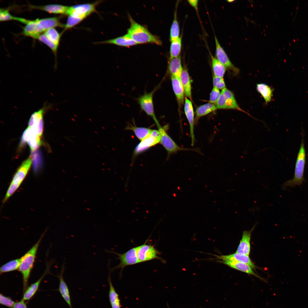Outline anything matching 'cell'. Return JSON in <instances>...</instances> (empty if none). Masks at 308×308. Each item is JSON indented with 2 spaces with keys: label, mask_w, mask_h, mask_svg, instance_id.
<instances>
[{
  "label": "cell",
  "mask_w": 308,
  "mask_h": 308,
  "mask_svg": "<svg viewBox=\"0 0 308 308\" xmlns=\"http://www.w3.org/2000/svg\"><path fill=\"white\" fill-rule=\"evenodd\" d=\"M160 134V142L167 153L168 158L172 154L183 150H193L199 152L195 149L182 147L179 146L168 135L165 129L161 126L158 128Z\"/></svg>",
  "instance_id": "8"
},
{
  "label": "cell",
  "mask_w": 308,
  "mask_h": 308,
  "mask_svg": "<svg viewBox=\"0 0 308 308\" xmlns=\"http://www.w3.org/2000/svg\"><path fill=\"white\" fill-rule=\"evenodd\" d=\"M213 70L214 76L223 78L226 71V67L210 53Z\"/></svg>",
  "instance_id": "29"
},
{
  "label": "cell",
  "mask_w": 308,
  "mask_h": 308,
  "mask_svg": "<svg viewBox=\"0 0 308 308\" xmlns=\"http://www.w3.org/2000/svg\"><path fill=\"white\" fill-rule=\"evenodd\" d=\"M102 1H98L92 3H85L69 6L66 15L84 19L90 14L96 12V8Z\"/></svg>",
  "instance_id": "7"
},
{
  "label": "cell",
  "mask_w": 308,
  "mask_h": 308,
  "mask_svg": "<svg viewBox=\"0 0 308 308\" xmlns=\"http://www.w3.org/2000/svg\"><path fill=\"white\" fill-rule=\"evenodd\" d=\"M181 80L185 95L191 100V90L190 79L189 73L186 69L183 70L181 76Z\"/></svg>",
  "instance_id": "28"
},
{
  "label": "cell",
  "mask_w": 308,
  "mask_h": 308,
  "mask_svg": "<svg viewBox=\"0 0 308 308\" xmlns=\"http://www.w3.org/2000/svg\"><path fill=\"white\" fill-rule=\"evenodd\" d=\"M214 87L218 89H222L225 88V84L223 78L214 76L213 79Z\"/></svg>",
  "instance_id": "40"
},
{
  "label": "cell",
  "mask_w": 308,
  "mask_h": 308,
  "mask_svg": "<svg viewBox=\"0 0 308 308\" xmlns=\"http://www.w3.org/2000/svg\"><path fill=\"white\" fill-rule=\"evenodd\" d=\"M160 133L158 130H153L151 134L141 141L136 146L134 151V155L145 151L160 142Z\"/></svg>",
  "instance_id": "11"
},
{
  "label": "cell",
  "mask_w": 308,
  "mask_h": 308,
  "mask_svg": "<svg viewBox=\"0 0 308 308\" xmlns=\"http://www.w3.org/2000/svg\"><path fill=\"white\" fill-rule=\"evenodd\" d=\"M22 22L26 25L23 28V34L26 36L36 39L45 31L36 20H29L24 19Z\"/></svg>",
  "instance_id": "12"
},
{
  "label": "cell",
  "mask_w": 308,
  "mask_h": 308,
  "mask_svg": "<svg viewBox=\"0 0 308 308\" xmlns=\"http://www.w3.org/2000/svg\"><path fill=\"white\" fill-rule=\"evenodd\" d=\"M220 94L219 89L214 87L210 94V102L212 104H216Z\"/></svg>",
  "instance_id": "39"
},
{
  "label": "cell",
  "mask_w": 308,
  "mask_h": 308,
  "mask_svg": "<svg viewBox=\"0 0 308 308\" xmlns=\"http://www.w3.org/2000/svg\"><path fill=\"white\" fill-rule=\"evenodd\" d=\"M158 86L149 92H145L139 96L137 99V102L141 110L153 119L158 127L161 126L156 117L155 113L153 96Z\"/></svg>",
  "instance_id": "6"
},
{
  "label": "cell",
  "mask_w": 308,
  "mask_h": 308,
  "mask_svg": "<svg viewBox=\"0 0 308 308\" xmlns=\"http://www.w3.org/2000/svg\"><path fill=\"white\" fill-rule=\"evenodd\" d=\"M130 27L127 30L126 34L137 44L148 43L161 45L162 42L156 35L151 33L144 26L136 22L129 14Z\"/></svg>",
  "instance_id": "1"
},
{
  "label": "cell",
  "mask_w": 308,
  "mask_h": 308,
  "mask_svg": "<svg viewBox=\"0 0 308 308\" xmlns=\"http://www.w3.org/2000/svg\"><path fill=\"white\" fill-rule=\"evenodd\" d=\"M218 262L225 264L233 269L237 270L248 274L253 275L259 278L263 279L258 276L249 265L246 264L229 260H219Z\"/></svg>",
  "instance_id": "18"
},
{
  "label": "cell",
  "mask_w": 308,
  "mask_h": 308,
  "mask_svg": "<svg viewBox=\"0 0 308 308\" xmlns=\"http://www.w3.org/2000/svg\"><path fill=\"white\" fill-rule=\"evenodd\" d=\"M32 156L33 167L35 169L37 170L40 167L42 163L41 154L39 151H37L34 152Z\"/></svg>",
  "instance_id": "37"
},
{
  "label": "cell",
  "mask_w": 308,
  "mask_h": 308,
  "mask_svg": "<svg viewBox=\"0 0 308 308\" xmlns=\"http://www.w3.org/2000/svg\"><path fill=\"white\" fill-rule=\"evenodd\" d=\"M51 107V105H47L46 104L39 110L34 112L30 118L28 127H34L39 137L41 136L43 132V114L44 112Z\"/></svg>",
  "instance_id": "10"
},
{
  "label": "cell",
  "mask_w": 308,
  "mask_h": 308,
  "mask_svg": "<svg viewBox=\"0 0 308 308\" xmlns=\"http://www.w3.org/2000/svg\"><path fill=\"white\" fill-rule=\"evenodd\" d=\"M216 55L217 59L226 67L236 71L237 70L231 62L225 51L220 45L215 35Z\"/></svg>",
  "instance_id": "14"
},
{
  "label": "cell",
  "mask_w": 308,
  "mask_h": 308,
  "mask_svg": "<svg viewBox=\"0 0 308 308\" xmlns=\"http://www.w3.org/2000/svg\"><path fill=\"white\" fill-rule=\"evenodd\" d=\"M171 80L173 92L180 104L184 102V90L181 80L177 78L171 76Z\"/></svg>",
  "instance_id": "24"
},
{
  "label": "cell",
  "mask_w": 308,
  "mask_h": 308,
  "mask_svg": "<svg viewBox=\"0 0 308 308\" xmlns=\"http://www.w3.org/2000/svg\"><path fill=\"white\" fill-rule=\"evenodd\" d=\"M32 8L43 10L50 13L65 14L69 6L59 4H49L43 6L31 5Z\"/></svg>",
  "instance_id": "22"
},
{
  "label": "cell",
  "mask_w": 308,
  "mask_h": 308,
  "mask_svg": "<svg viewBox=\"0 0 308 308\" xmlns=\"http://www.w3.org/2000/svg\"><path fill=\"white\" fill-rule=\"evenodd\" d=\"M109 272L108 279L109 285V297L112 308H121V305L119 295L116 291L112 284Z\"/></svg>",
  "instance_id": "25"
},
{
  "label": "cell",
  "mask_w": 308,
  "mask_h": 308,
  "mask_svg": "<svg viewBox=\"0 0 308 308\" xmlns=\"http://www.w3.org/2000/svg\"><path fill=\"white\" fill-rule=\"evenodd\" d=\"M184 109L185 114L189 125L190 134L191 140V144L192 146H193L195 140L194 131V112L191 102L187 98L185 100Z\"/></svg>",
  "instance_id": "13"
},
{
  "label": "cell",
  "mask_w": 308,
  "mask_h": 308,
  "mask_svg": "<svg viewBox=\"0 0 308 308\" xmlns=\"http://www.w3.org/2000/svg\"><path fill=\"white\" fill-rule=\"evenodd\" d=\"M44 43L49 47L56 56L58 46L49 40L44 34H40L36 38Z\"/></svg>",
  "instance_id": "36"
},
{
  "label": "cell",
  "mask_w": 308,
  "mask_h": 308,
  "mask_svg": "<svg viewBox=\"0 0 308 308\" xmlns=\"http://www.w3.org/2000/svg\"><path fill=\"white\" fill-rule=\"evenodd\" d=\"M13 308H27L24 301L22 299L19 301L15 303Z\"/></svg>",
  "instance_id": "42"
},
{
  "label": "cell",
  "mask_w": 308,
  "mask_h": 308,
  "mask_svg": "<svg viewBox=\"0 0 308 308\" xmlns=\"http://www.w3.org/2000/svg\"><path fill=\"white\" fill-rule=\"evenodd\" d=\"M45 232L41 236L37 242L21 258V261L19 269L23 276V290L28 287V281L31 272L33 267L37 252Z\"/></svg>",
  "instance_id": "3"
},
{
  "label": "cell",
  "mask_w": 308,
  "mask_h": 308,
  "mask_svg": "<svg viewBox=\"0 0 308 308\" xmlns=\"http://www.w3.org/2000/svg\"><path fill=\"white\" fill-rule=\"evenodd\" d=\"M254 227L250 230L243 231L242 239L236 252L249 256L250 250L251 235Z\"/></svg>",
  "instance_id": "16"
},
{
  "label": "cell",
  "mask_w": 308,
  "mask_h": 308,
  "mask_svg": "<svg viewBox=\"0 0 308 308\" xmlns=\"http://www.w3.org/2000/svg\"><path fill=\"white\" fill-rule=\"evenodd\" d=\"M168 70L171 76H175L181 80V77L183 71L180 56L169 59Z\"/></svg>",
  "instance_id": "23"
},
{
  "label": "cell",
  "mask_w": 308,
  "mask_h": 308,
  "mask_svg": "<svg viewBox=\"0 0 308 308\" xmlns=\"http://www.w3.org/2000/svg\"><path fill=\"white\" fill-rule=\"evenodd\" d=\"M217 109L216 106L211 103H208L200 106L196 110V118L198 119L200 117L215 111Z\"/></svg>",
  "instance_id": "32"
},
{
  "label": "cell",
  "mask_w": 308,
  "mask_h": 308,
  "mask_svg": "<svg viewBox=\"0 0 308 308\" xmlns=\"http://www.w3.org/2000/svg\"><path fill=\"white\" fill-rule=\"evenodd\" d=\"M125 129L132 131L137 138L141 141L150 135L153 131L149 128L138 127L131 124L127 125Z\"/></svg>",
  "instance_id": "27"
},
{
  "label": "cell",
  "mask_w": 308,
  "mask_h": 308,
  "mask_svg": "<svg viewBox=\"0 0 308 308\" xmlns=\"http://www.w3.org/2000/svg\"><path fill=\"white\" fill-rule=\"evenodd\" d=\"M187 1L189 4L197 11L198 10V1L197 0H189Z\"/></svg>",
  "instance_id": "43"
},
{
  "label": "cell",
  "mask_w": 308,
  "mask_h": 308,
  "mask_svg": "<svg viewBox=\"0 0 308 308\" xmlns=\"http://www.w3.org/2000/svg\"><path fill=\"white\" fill-rule=\"evenodd\" d=\"M32 161L30 156L22 163L17 169L7 189L3 200V203H5L20 187L27 175L31 167Z\"/></svg>",
  "instance_id": "4"
},
{
  "label": "cell",
  "mask_w": 308,
  "mask_h": 308,
  "mask_svg": "<svg viewBox=\"0 0 308 308\" xmlns=\"http://www.w3.org/2000/svg\"><path fill=\"white\" fill-rule=\"evenodd\" d=\"M257 89L261 94L266 102H270L272 96V89L268 85L263 83L257 84Z\"/></svg>",
  "instance_id": "34"
},
{
  "label": "cell",
  "mask_w": 308,
  "mask_h": 308,
  "mask_svg": "<svg viewBox=\"0 0 308 308\" xmlns=\"http://www.w3.org/2000/svg\"><path fill=\"white\" fill-rule=\"evenodd\" d=\"M27 138V142L32 151L37 149L41 144L39 136L33 127H28L25 131Z\"/></svg>",
  "instance_id": "20"
},
{
  "label": "cell",
  "mask_w": 308,
  "mask_h": 308,
  "mask_svg": "<svg viewBox=\"0 0 308 308\" xmlns=\"http://www.w3.org/2000/svg\"><path fill=\"white\" fill-rule=\"evenodd\" d=\"M295 163L294 177L293 179L284 183L282 186V189H285L287 187H294L297 185L300 186L305 180L304 173L306 163V153L305 146L303 134Z\"/></svg>",
  "instance_id": "2"
},
{
  "label": "cell",
  "mask_w": 308,
  "mask_h": 308,
  "mask_svg": "<svg viewBox=\"0 0 308 308\" xmlns=\"http://www.w3.org/2000/svg\"><path fill=\"white\" fill-rule=\"evenodd\" d=\"M160 252L153 246L146 243L138 246L137 254L141 263L155 259L163 261L159 255Z\"/></svg>",
  "instance_id": "9"
},
{
  "label": "cell",
  "mask_w": 308,
  "mask_h": 308,
  "mask_svg": "<svg viewBox=\"0 0 308 308\" xmlns=\"http://www.w3.org/2000/svg\"><path fill=\"white\" fill-rule=\"evenodd\" d=\"M177 8L174 13V19L171 25L170 31V38L171 41L179 37L180 28L177 19Z\"/></svg>",
  "instance_id": "33"
},
{
  "label": "cell",
  "mask_w": 308,
  "mask_h": 308,
  "mask_svg": "<svg viewBox=\"0 0 308 308\" xmlns=\"http://www.w3.org/2000/svg\"><path fill=\"white\" fill-rule=\"evenodd\" d=\"M21 261L20 258L11 260L4 264L0 268L1 274L18 270Z\"/></svg>",
  "instance_id": "31"
},
{
  "label": "cell",
  "mask_w": 308,
  "mask_h": 308,
  "mask_svg": "<svg viewBox=\"0 0 308 308\" xmlns=\"http://www.w3.org/2000/svg\"><path fill=\"white\" fill-rule=\"evenodd\" d=\"M138 246L129 249L126 252L121 254L113 251L106 250V252L116 254L118 256L116 259L119 260V264L112 269H110V272L113 271L118 269H120V275H121L123 269L128 266L134 265L141 263L138 257L137 252Z\"/></svg>",
  "instance_id": "5"
},
{
  "label": "cell",
  "mask_w": 308,
  "mask_h": 308,
  "mask_svg": "<svg viewBox=\"0 0 308 308\" xmlns=\"http://www.w3.org/2000/svg\"><path fill=\"white\" fill-rule=\"evenodd\" d=\"M171 42L170 48V58L171 59L179 56L181 48L182 37Z\"/></svg>",
  "instance_id": "30"
},
{
  "label": "cell",
  "mask_w": 308,
  "mask_h": 308,
  "mask_svg": "<svg viewBox=\"0 0 308 308\" xmlns=\"http://www.w3.org/2000/svg\"><path fill=\"white\" fill-rule=\"evenodd\" d=\"M50 264L48 263L46 265V269L43 274L37 281L31 284L28 287L25 291L23 294L22 300L24 301L30 300L35 295L39 285L44 276L49 271Z\"/></svg>",
  "instance_id": "21"
},
{
  "label": "cell",
  "mask_w": 308,
  "mask_h": 308,
  "mask_svg": "<svg viewBox=\"0 0 308 308\" xmlns=\"http://www.w3.org/2000/svg\"><path fill=\"white\" fill-rule=\"evenodd\" d=\"M97 44H111L119 46L129 47L137 44V43L127 34L123 36L100 42L94 43Z\"/></svg>",
  "instance_id": "17"
},
{
  "label": "cell",
  "mask_w": 308,
  "mask_h": 308,
  "mask_svg": "<svg viewBox=\"0 0 308 308\" xmlns=\"http://www.w3.org/2000/svg\"><path fill=\"white\" fill-rule=\"evenodd\" d=\"M216 259L219 260H229L243 263L250 266L253 269L256 266L251 261L249 256L235 252L226 255H215Z\"/></svg>",
  "instance_id": "15"
},
{
  "label": "cell",
  "mask_w": 308,
  "mask_h": 308,
  "mask_svg": "<svg viewBox=\"0 0 308 308\" xmlns=\"http://www.w3.org/2000/svg\"><path fill=\"white\" fill-rule=\"evenodd\" d=\"M228 2H232L234 1V0H228L227 1Z\"/></svg>",
  "instance_id": "44"
},
{
  "label": "cell",
  "mask_w": 308,
  "mask_h": 308,
  "mask_svg": "<svg viewBox=\"0 0 308 308\" xmlns=\"http://www.w3.org/2000/svg\"><path fill=\"white\" fill-rule=\"evenodd\" d=\"M44 34L51 41L58 46L61 34H60L54 28H52L46 30Z\"/></svg>",
  "instance_id": "35"
},
{
  "label": "cell",
  "mask_w": 308,
  "mask_h": 308,
  "mask_svg": "<svg viewBox=\"0 0 308 308\" xmlns=\"http://www.w3.org/2000/svg\"><path fill=\"white\" fill-rule=\"evenodd\" d=\"M64 266V263L62 266L60 273L58 276L59 280L58 290L62 297L70 308H72L69 289L63 277V274L65 270Z\"/></svg>",
  "instance_id": "19"
},
{
  "label": "cell",
  "mask_w": 308,
  "mask_h": 308,
  "mask_svg": "<svg viewBox=\"0 0 308 308\" xmlns=\"http://www.w3.org/2000/svg\"><path fill=\"white\" fill-rule=\"evenodd\" d=\"M17 17L12 15L7 9H1L0 11V21H5L11 20H17Z\"/></svg>",
  "instance_id": "38"
},
{
  "label": "cell",
  "mask_w": 308,
  "mask_h": 308,
  "mask_svg": "<svg viewBox=\"0 0 308 308\" xmlns=\"http://www.w3.org/2000/svg\"><path fill=\"white\" fill-rule=\"evenodd\" d=\"M15 302L9 297H6L1 294L0 303L1 304L9 307H13Z\"/></svg>",
  "instance_id": "41"
},
{
  "label": "cell",
  "mask_w": 308,
  "mask_h": 308,
  "mask_svg": "<svg viewBox=\"0 0 308 308\" xmlns=\"http://www.w3.org/2000/svg\"><path fill=\"white\" fill-rule=\"evenodd\" d=\"M39 24L42 27L45 31L52 28L56 27L64 28L65 25L62 24L56 17H50L36 19Z\"/></svg>",
  "instance_id": "26"
}]
</instances>
